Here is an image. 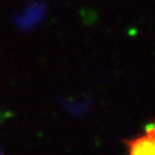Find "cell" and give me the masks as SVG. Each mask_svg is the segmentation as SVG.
<instances>
[{
	"instance_id": "1",
	"label": "cell",
	"mask_w": 155,
	"mask_h": 155,
	"mask_svg": "<svg viewBox=\"0 0 155 155\" xmlns=\"http://www.w3.org/2000/svg\"><path fill=\"white\" fill-rule=\"evenodd\" d=\"M148 131H150V134L153 136V140H154V148H153V152H152V154H150V155H155V133L153 132V131H152L150 129H148Z\"/></svg>"
},
{
	"instance_id": "2",
	"label": "cell",
	"mask_w": 155,
	"mask_h": 155,
	"mask_svg": "<svg viewBox=\"0 0 155 155\" xmlns=\"http://www.w3.org/2000/svg\"><path fill=\"white\" fill-rule=\"evenodd\" d=\"M150 130H152V131H153V132L155 133V124H154V125H153V127H150Z\"/></svg>"
}]
</instances>
